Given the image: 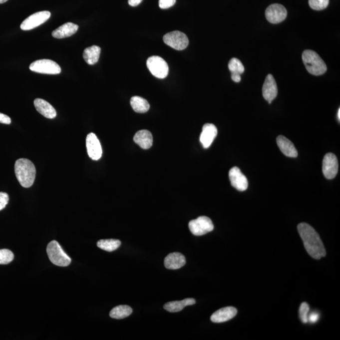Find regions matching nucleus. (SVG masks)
Wrapping results in <instances>:
<instances>
[{
  "mask_svg": "<svg viewBox=\"0 0 340 340\" xmlns=\"http://www.w3.org/2000/svg\"><path fill=\"white\" fill-rule=\"evenodd\" d=\"M299 233L308 254L313 259L320 260L327 255L324 245L317 231L307 223H301L298 226Z\"/></svg>",
  "mask_w": 340,
  "mask_h": 340,
  "instance_id": "nucleus-1",
  "label": "nucleus"
},
{
  "mask_svg": "<svg viewBox=\"0 0 340 340\" xmlns=\"http://www.w3.org/2000/svg\"><path fill=\"white\" fill-rule=\"evenodd\" d=\"M15 173L20 184L24 188H29L34 183L36 169L32 161L25 158L16 161Z\"/></svg>",
  "mask_w": 340,
  "mask_h": 340,
  "instance_id": "nucleus-2",
  "label": "nucleus"
},
{
  "mask_svg": "<svg viewBox=\"0 0 340 340\" xmlns=\"http://www.w3.org/2000/svg\"><path fill=\"white\" fill-rule=\"evenodd\" d=\"M302 58L306 69L313 75H322L327 71V66L325 62L322 57L313 50H305L303 53Z\"/></svg>",
  "mask_w": 340,
  "mask_h": 340,
  "instance_id": "nucleus-3",
  "label": "nucleus"
},
{
  "mask_svg": "<svg viewBox=\"0 0 340 340\" xmlns=\"http://www.w3.org/2000/svg\"><path fill=\"white\" fill-rule=\"evenodd\" d=\"M47 253L50 262L59 267H67L71 264V259L62 249L56 241H52L47 247Z\"/></svg>",
  "mask_w": 340,
  "mask_h": 340,
  "instance_id": "nucleus-4",
  "label": "nucleus"
},
{
  "mask_svg": "<svg viewBox=\"0 0 340 340\" xmlns=\"http://www.w3.org/2000/svg\"><path fill=\"white\" fill-rule=\"evenodd\" d=\"M146 64L149 71L156 78L163 79L168 76V65L161 57L154 55L149 57Z\"/></svg>",
  "mask_w": 340,
  "mask_h": 340,
  "instance_id": "nucleus-5",
  "label": "nucleus"
},
{
  "mask_svg": "<svg viewBox=\"0 0 340 340\" xmlns=\"http://www.w3.org/2000/svg\"><path fill=\"white\" fill-rule=\"evenodd\" d=\"M189 230L195 236H202L213 231L214 227L211 219L206 216L199 217L190 221Z\"/></svg>",
  "mask_w": 340,
  "mask_h": 340,
  "instance_id": "nucleus-6",
  "label": "nucleus"
},
{
  "mask_svg": "<svg viewBox=\"0 0 340 340\" xmlns=\"http://www.w3.org/2000/svg\"><path fill=\"white\" fill-rule=\"evenodd\" d=\"M30 69L35 73L47 74H57L61 71L59 65L50 59H40L33 62L30 65Z\"/></svg>",
  "mask_w": 340,
  "mask_h": 340,
  "instance_id": "nucleus-7",
  "label": "nucleus"
},
{
  "mask_svg": "<svg viewBox=\"0 0 340 340\" xmlns=\"http://www.w3.org/2000/svg\"><path fill=\"white\" fill-rule=\"evenodd\" d=\"M164 42L173 49L182 50L189 45V38L184 33L180 31L169 32L163 37Z\"/></svg>",
  "mask_w": 340,
  "mask_h": 340,
  "instance_id": "nucleus-8",
  "label": "nucleus"
},
{
  "mask_svg": "<svg viewBox=\"0 0 340 340\" xmlns=\"http://www.w3.org/2000/svg\"><path fill=\"white\" fill-rule=\"evenodd\" d=\"M50 16V13L48 11H42L33 13L21 23V29L23 30L33 29L49 20Z\"/></svg>",
  "mask_w": 340,
  "mask_h": 340,
  "instance_id": "nucleus-9",
  "label": "nucleus"
},
{
  "mask_svg": "<svg viewBox=\"0 0 340 340\" xmlns=\"http://www.w3.org/2000/svg\"><path fill=\"white\" fill-rule=\"evenodd\" d=\"M288 15V11L281 4H272L265 11L267 20L272 23H279L283 21Z\"/></svg>",
  "mask_w": 340,
  "mask_h": 340,
  "instance_id": "nucleus-10",
  "label": "nucleus"
},
{
  "mask_svg": "<svg viewBox=\"0 0 340 340\" xmlns=\"http://www.w3.org/2000/svg\"><path fill=\"white\" fill-rule=\"evenodd\" d=\"M339 172V161L337 156L333 153H328L323 161V173L327 179L331 180L336 177Z\"/></svg>",
  "mask_w": 340,
  "mask_h": 340,
  "instance_id": "nucleus-11",
  "label": "nucleus"
},
{
  "mask_svg": "<svg viewBox=\"0 0 340 340\" xmlns=\"http://www.w3.org/2000/svg\"><path fill=\"white\" fill-rule=\"evenodd\" d=\"M86 148L89 157L93 160H98L102 157V149L100 141L94 133L88 134L86 139Z\"/></svg>",
  "mask_w": 340,
  "mask_h": 340,
  "instance_id": "nucleus-12",
  "label": "nucleus"
},
{
  "mask_svg": "<svg viewBox=\"0 0 340 340\" xmlns=\"http://www.w3.org/2000/svg\"><path fill=\"white\" fill-rule=\"evenodd\" d=\"M231 185L239 191H245L248 189V182L247 178L241 172L238 167H233L231 169L229 173Z\"/></svg>",
  "mask_w": 340,
  "mask_h": 340,
  "instance_id": "nucleus-13",
  "label": "nucleus"
},
{
  "mask_svg": "<svg viewBox=\"0 0 340 340\" xmlns=\"http://www.w3.org/2000/svg\"><path fill=\"white\" fill-rule=\"evenodd\" d=\"M262 93L265 100L271 104L272 101L277 97L278 88L276 80L272 74H269L265 78L262 88Z\"/></svg>",
  "mask_w": 340,
  "mask_h": 340,
  "instance_id": "nucleus-14",
  "label": "nucleus"
},
{
  "mask_svg": "<svg viewBox=\"0 0 340 340\" xmlns=\"http://www.w3.org/2000/svg\"><path fill=\"white\" fill-rule=\"evenodd\" d=\"M217 135H218V129L215 125L212 124H206L204 125L201 137H200V141L204 148L207 149L211 146Z\"/></svg>",
  "mask_w": 340,
  "mask_h": 340,
  "instance_id": "nucleus-15",
  "label": "nucleus"
},
{
  "mask_svg": "<svg viewBox=\"0 0 340 340\" xmlns=\"http://www.w3.org/2000/svg\"><path fill=\"white\" fill-rule=\"evenodd\" d=\"M237 313L238 311L235 308L231 307V306L223 308L214 313L211 316V320L213 323H224L233 319Z\"/></svg>",
  "mask_w": 340,
  "mask_h": 340,
  "instance_id": "nucleus-16",
  "label": "nucleus"
},
{
  "mask_svg": "<svg viewBox=\"0 0 340 340\" xmlns=\"http://www.w3.org/2000/svg\"><path fill=\"white\" fill-rule=\"evenodd\" d=\"M277 143L284 155L290 158L298 157V152L290 140L283 136H279L277 137Z\"/></svg>",
  "mask_w": 340,
  "mask_h": 340,
  "instance_id": "nucleus-17",
  "label": "nucleus"
},
{
  "mask_svg": "<svg viewBox=\"0 0 340 340\" xmlns=\"http://www.w3.org/2000/svg\"><path fill=\"white\" fill-rule=\"evenodd\" d=\"M165 266L170 270L179 269L186 264L184 255L180 253H172L169 254L165 259Z\"/></svg>",
  "mask_w": 340,
  "mask_h": 340,
  "instance_id": "nucleus-18",
  "label": "nucleus"
},
{
  "mask_svg": "<svg viewBox=\"0 0 340 340\" xmlns=\"http://www.w3.org/2000/svg\"><path fill=\"white\" fill-rule=\"evenodd\" d=\"M34 106L38 112L47 119H54L56 117V111L49 103L41 98H36L34 100Z\"/></svg>",
  "mask_w": 340,
  "mask_h": 340,
  "instance_id": "nucleus-19",
  "label": "nucleus"
},
{
  "mask_svg": "<svg viewBox=\"0 0 340 340\" xmlns=\"http://www.w3.org/2000/svg\"><path fill=\"white\" fill-rule=\"evenodd\" d=\"M79 26L76 24L71 22H67L60 26L53 31L52 37L56 38H63L73 35L78 30Z\"/></svg>",
  "mask_w": 340,
  "mask_h": 340,
  "instance_id": "nucleus-20",
  "label": "nucleus"
},
{
  "mask_svg": "<svg viewBox=\"0 0 340 340\" xmlns=\"http://www.w3.org/2000/svg\"><path fill=\"white\" fill-rule=\"evenodd\" d=\"M134 141L143 149H148L153 145V136L148 130H141L134 137Z\"/></svg>",
  "mask_w": 340,
  "mask_h": 340,
  "instance_id": "nucleus-21",
  "label": "nucleus"
},
{
  "mask_svg": "<svg viewBox=\"0 0 340 340\" xmlns=\"http://www.w3.org/2000/svg\"><path fill=\"white\" fill-rule=\"evenodd\" d=\"M196 301L193 298H187L180 301H172L164 305V309L170 313H177L187 306L195 305Z\"/></svg>",
  "mask_w": 340,
  "mask_h": 340,
  "instance_id": "nucleus-22",
  "label": "nucleus"
},
{
  "mask_svg": "<svg viewBox=\"0 0 340 340\" xmlns=\"http://www.w3.org/2000/svg\"><path fill=\"white\" fill-rule=\"evenodd\" d=\"M100 47L96 45L86 48L83 54L84 61L90 65L96 64L100 58Z\"/></svg>",
  "mask_w": 340,
  "mask_h": 340,
  "instance_id": "nucleus-23",
  "label": "nucleus"
},
{
  "mask_svg": "<svg viewBox=\"0 0 340 340\" xmlns=\"http://www.w3.org/2000/svg\"><path fill=\"white\" fill-rule=\"evenodd\" d=\"M131 105L135 112L137 113H146L150 108L148 101L138 96H135L131 98Z\"/></svg>",
  "mask_w": 340,
  "mask_h": 340,
  "instance_id": "nucleus-24",
  "label": "nucleus"
},
{
  "mask_svg": "<svg viewBox=\"0 0 340 340\" xmlns=\"http://www.w3.org/2000/svg\"><path fill=\"white\" fill-rule=\"evenodd\" d=\"M132 309L129 306L120 305L113 308L110 313V317L113 319L121 320L129 317L132 314Z\"/></svg>",
  "mask_w": 340,
  "mask_h": 340,
  "instance_id": "nucleus-25",
  "label": "nucleus"
},
{
  "mask_svg": "<svg viewBox=\"0 0 340 340\" xmlns=\"http://www.w3.org/2000/svg\"><path fill=\"white\" fill-rule=\"evenodd\" d=\"M121 242L120 240L115 239L109 240H101L97 242V247L106 252H112L120 247Z\"/></svg>",
  "mask_w": 340,
  "mask_h": 340,
  "instance_id": "nucleus-26",
  "label": "nucleus"
},
{
  "mask_svg": "<svg viewBox=\"0 0 340 340\" xmlns=\"http://www.w3.org/2000/svg\"><path fill=\"white\" fill-rule=\"evenodd\" d=\"M228 67L231 72V74H238L241 75L245 71V67L242 62L238 59L235 58V57L230 60Z\"/></svg>",
  "mask_w": 340,
  "mask_h": 340,
  "instance_id": "nucleus-27",
  "label": "nucleus"
},
{
  "mask_svg": "<svg viewBox=\"0 0 340 340\" xmlns=\"http://www.w3.org/2000/svg\"><path fill=\"white\" fill-rule=\"evenodd\" d=\"M13 252L8 249L0 250V265H6L13 261Z\"/></svg>",
  "mask_w": 340,
  "mask_h": 340,
  "instance_id": "nucleus-28",
  "label": "nucleus"
},
{
  "mask_svg": "<svg viewBox=\"0 0 340 340\" xmlns=\"http://www.w3.org/2000/svg\"><path fill=\"white\" fill-rule=\"evenodd\" d=\"M330 0H309V4L315 10H323L327 8L329 4Z\"/></svg>",
  "mask_w": 340,
  "mask_h": 340,
  "instance_id": "nucleus-29",
  "label": "nucleus"
},
{
  "mask_svg": "<svg viewBox=\"0 0 340 340\" xmlns=\"http://www.w3.org/2000/svg\"><path fill=\"white\" fill-rule=\"evenodd\" d=\"M310 312V306L306 303L301 304L300 308V317L303 323H307L308 313Z\"/></svg>",
  "mask_w": 340,
  "mask_h": 340,
  "instance_id": "nucleus-30",
  "label": "nucleus"
},
{
  "mask_svg": "<svg viewBox=\"0 0 340 340\" xmlns=\"http://www.w3.org/2000/svg\"><path fill=\"white\" fill-rule=\"evenodd\" d=\"M9 201V196L5 192H0V211L5 208Z\"/></svg>",
  "mask_w": 340,
  "mask_h": 340,
  "instance_id": "nucleus-31",
  "label": "nucleus"
},
{
  "mask_svg": "<svg viewBox=\"0 0 340 340\" xmlns=\"http://www.w3.org/2000/svg\"><path fill=\"white\" fill-rule=\"evenodd\" d=\"M176 3V0H159V6L161 9H167L173 6Z\"/></svg>",
  "mask_w": 340,
  "mask_h": 340,
  "instance_id": "nucleus-32",
  "label": "nucleus"
},
{
  "mask_svg": "<svg viewBox=\"0 0 340 340\" xmlns=\"http://www.w3.org/2000/svg\"><path fill=\"white\" fill-rule=\"evenodd\" d=\"M11 122L10 117H8V115L3 114V113H0V123L4 124H11Z\"/></svg>",
  "mask_w": 340,
  "mask_h": 340,
  "instance_id": "nucleus-33",
  "label": "nucleus"
},
{
  "mask_svg": "<svg viewBox=\"0 0 340 340\" xmlns=\"http://www.w3.org/2000/svg\"><path fill=\"white\" fill-rule=\"evenodd\" d=\"M319 318L320 315H318L317 313H313L308 317V321L311 323H315L318 322Z\"/></svg>",
  "mask_w": 340,
  "mask_h": 340,
  "instance_id": "nucleus-34",
  "label": "nucleus"
},
{
  "mask_svg": "<svg viewBox=\"0 0 340 340\" xmlns=\"http://www.w3.org/2000/svg\"><path fill=\"white\" fill-rule=\"evenodd\" d=\"M143 0H129L128 3L129 5L131 6H138Z\"/></svg>",
  "mask_w": 340,
  "mask_h": 340,
  "instance_id": "nucleus-35",
  "label": "nucleus"
},
{
  "mask_svg": "<svg viewBox=\"0 0 340 340\" xmlns=\"http://www.w3.org/2000/svg\"><path fill=\"white\" fill-rule=\"evenodd\" d=\"M231 78L236 83H239L241 81V75L238 74H231Z\"/></svg>",
  "mask_w": 340,
  "mask_h": 340,
  "instance_id": "nucleus-36",
  "label": "nucleus"
},
{
  "mask_svg": "<svg viewBox=\"0 0 340 340\" xmlns=\"http://www.w3.org/2000/svg\"><path fill=\"white\" fill-rule=\"evenodd\" d=\"M8 0H0V4L5 3Z\"/></svg>",
  "mask_w": 340,
  "mask_h": 340,
  "instance_id": "nucleus-37",
  "label": "nucleus"
},
{
  "mask_svg": "<svg viewBox=\"0 0 340 340\" xmlns=\"http://www.w3.org/2000/svg\"><path fill=\"white\" fill-rule=\"evenodd\" d=\"M338 117H339V120H340V109L339 108V112H338Z\"/></svg>",
  "mask_w": 340,
  "mask_h": 340,
  "instance_id": "nucleus-38",
  "label": "nucleus"
}]
</instances>
